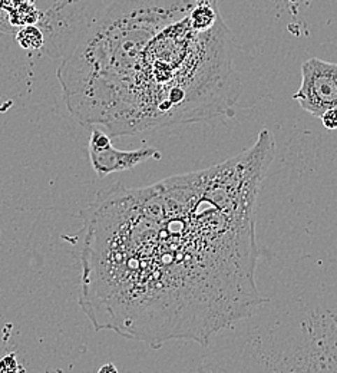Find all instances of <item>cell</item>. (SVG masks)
Instances as JSON below:
<instances>
[{"label":"cell","mask_w":337,"mask_h":373,"mask_svg":"<svg viewBox=\"0 0 337 373\" xmlns=\"http://www.w3.org/2000/svg\"><path fill=\"white\" fill-rule=\"evenodd\" d=\"M196 0H103L95 22L64 57L65 101L85 113L114 106L148 42L184 19Z\"/></svg>","instance_id":"obj_3"},{"label":"cell","mask_w":337,"mask_h":373,"mask_svg":"<svg viewBox=\"0 0 337 373\" xmlns=\"http://www.w3.org/2000/svg\"><path fill=\"white\" fill-rule=\"evenodd\" d=\"M22 370V367L17 365L15 355H8L0 359V372H16Z\"/></svg>","instance_id":"obj_8"},{"label":"cell","mask_w":337,"mask_h":373,"mask_svg":"<svg viewBox=\"0 0 337 373\" xmlns=\"http://www.w3.org/2000/svg\"><path fill=\"white\" fill-rule=\"evenodd\" d=\"M293 99L300 108L320 118L337 108V64L310 57L301 65V82Z\"/></svg>","instance_id":"obj_4"},{"label":"cell","mask_w":337,"mask_h":373,"mask_svg":"<svg viewBox=\"0 0 337 373\" xmlns=\"http://www.w3.org/2000/svg\"><path fill=\"white\" fill-rule=\"evenodd\" d=\"M105 372L117 373V372H118V369H117L114 365H112V363H108V365H105V366H102V367L99 369V373H105Z\"/></svg>","instance_id":"obj_9"},{"label":"cell","mask_w":337,"mask_h":373,"mask_svg":"<svg viewBox=\"0 0 337 373\" xmlns=\"http://www.w3.org/2000/svg\"><path fill=\"white\" fill-rule=\"evenodd\" d=\"M89 160L95 174L105 178L114 172L132 169L148 160H161V153L152 147H144L132 151H122L112 147L110 136L101 131L92 129L89 138Z\"/></svg>","instance_id":"obj_5"},{"label":"cell","mask_w":337,"mask_h":373,"mask_svg":"<svg viewBox=\"0 0 337 373\" xmlns=\"http://www.w3.org/2000/svg\"><path fill=\"white\" fill-rule=\"evenodd\" d=\"M322 124L326 129L329 131H336L337 129V108H331V109H327L322 117Z\"/></svg>","instance_id":"obj_7"},{"label":"cell","mask_w":337,"mask_h":373,"mask_svg":"<svg viewBox=\"0 0 337 373\" xmlns=\"http://www.w3.org/2000/svg\"><path fill=\"white\" fill-rule=\"evenodd\" d=\"M187 16L162 29L138 57L106 128L112 136L199 122L234 106L238 90L229 27L220 19L210 31L196 32Z\"/></svg>","instance_id":"obj_2"},{"label":"cell","mask_w":337,"mask_h":373,"mask_svg":"<svg viewBox=\"0 0 337 373\" xmlns=\"http://www.w3.org/2000/svg\"><path fill=\"white\" fill-rule=\"evenodd\" d=\"M275 141L144 188L112 184L80 211L79 303L95 330L207 344L267 302L256 283V204Z\"/></svg>","instance_id":"obj_1"},{"label":"cell","mask_w":337,"mask_h":373,"mask_svg":"<svg viewBox=\"0 0 337 373\" xmlns=\"http://www.w3.org/2000/svg\"><path fill=\"white\" fill-rule=\"evenodd\" d=\"M16 41L19 46L26 50H39L45 46V35L36 24L22 26L16 34Z\"/></svg>","instance_id":"obj_6"}]
</instances>
